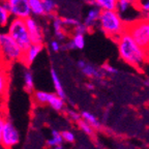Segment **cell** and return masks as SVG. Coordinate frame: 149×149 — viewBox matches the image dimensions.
Segmentation results:
<instances>
[{
  "instance_id": "6da1fadb",
  "label": "cell",
  "mask_w": 149,
  "mask_h": 149,
  "mask_svg": "<svg viewBox=\"0 0 149 149\" xmlns=\"http://www.w3.org/2000/svg\"><path fill=\"white\" fill-rule=\"evenodd\" d=\"M117 44L119 56L124 62L136 68H142V65L146 62L145 51L136 44V42L126 31L120 35Z\"/></svg>"
},
{
  "instance_id": "7a4b0ae2",
  "label": "cell",
  "mask_w": 149,
  "mask_h": 149,
  "mask_svg": "<svg viewBox=\"0 0 149 149\" xmlns=\"http://www.w3.org/2000/svg\"><path fill=\"white\" fill-rule=\"evenodd\" d=\"M98 24L105 34L115 42L124 32L125 23L116 10H100Z\"/></svg>"
},
{
  "instance_id": "3957f363",
  "label": "cell",
  "mask_w": 149,
  "mask_h": 149,
  "mask_svg": "<svg viewBox=\"0 0 149 149\" xmlns=\"http://www.w3.org/2000/svg\"><path fill=\"white\" fill-rule=\"evenodd\" d=\"M124 31H126L136 44L144 51L149 48V20L147 18L127 21L124 26Z\"/></svg>"
},
{
  "instance_id": "277c9868",
  "label": "cell",
  "mask_w": 149,
  "mask_h": 149,
  "mask_svg": "<svg viewBox=\"0 0 149 149\" xmlns=\"http://www.w3.org/2000/svg\"><path fill=\"white\" fill-rule=\"evenodd\" d=\"M7 33L10 35V37L19 46L21 47V49L23 51L32 44L30 35L28 33L27 27H26L25 20H23V19H10V21L7 25Z\"/></svg>"
},
{
  "instance_id": "5b68a950",
  "label": "cell",
  "mask_w": 149,
  "mask_h": 149,
  "mask_svg": "<svg viewBox=\"0 0 149 149\" xmlns=\"http://www.w3.org/2000/svg\"><path fill=\"white\" fill-rule=\"evenodd\" d=\"M0 53L8 62L22 61L24 51L7 32H0Z\"/></svg>"
},
{
  "instance_id": "8992f818",
  "label": "cell",
  "mask_w": 149,
  "mask_h": 149,
  "mask_svg": "<svg viewBox=\"0 0 149 149\" xmlns=\"http://www.w3.org/2000/svg\"><path fill=\"white\" fill-rule=\"evenodd\" d=\"M3 2L13 18L25 20L31 16L28 0H4Z\"/></svg>"
},
{
  "instance_id": "52a82bcc",
  "label": "cell",
  "mask_w": 149,
  "mask_h": 149,
  "mask_svg": "<svg viewBox=\"0 0 149 149\" xmlns=\"http://www.w3.org/2000/svg\"><path fill=\"white\" fill-rule=\"evenodd\" d=\"M20 143V134L10 121L5 120L1 135L0 145L5 149H10Z\"/></svg>"
},
{
  "instance_id": "ba28073f",
  "label": "cell",
  "mask_w": 149,
  "mask_h": 149,
  "mask_svg": "<svg viewBox=\"0 0 149 149\" xmlns=\"http://www.w3.org/2000/svg\"><path fill=\"white\" fill-rule=\"evenodd\" d=\"M25 24L27 27L28 33L30 35L31 42L33 44H44V31H42L40 24L35 19V17L30 16L27 19H25Z\"/></svg>"
},
{
  "instance_id": "9c48e42d",
  "label": "cell",
  "mask_w": 149,
  "mask_h": 149,
  "mask_svg": "<svg viewBox=\"0 0 149 149\" xmlns=\"http://www.w3.org/2000/svg\"><path fill=\"white\" fill-rule=\"evenodd\" d=\"M42 50H44V44H33L32 42L27 49L24 50L23 59L21 62H23L26 66H29L34 62V60L42 53Z\"/></svg>"
},
{
  "instance_id": "30bf717a",
  "label": "cell",
  "mask_w": 149,
  "mask_h": 149,
  "mask_svg": "<svg viewBox=\"0 0 149 149\" xmlns=\"http://www.w3.org/2000/svg\"><path fill=\"white\" fill-rule=\"evenodd\" d=\"M9 87V76L7 70L0 65V102L6 97Z\"/></svg>"
},
{
  "instance_id": "8fae6325",
  "label": "cell",
  "mask_w": 149,
  "mask_h": 149,
  "mask_svg": "<svg viewBox=\"0 0 149 149\" xmlns=\"http://www.w3.org/2000/svg\"><path fill=\"white\" fill-rule=\"evenodd\" d=\"M102 9L98 7H93L87 13L85 20H84V24L87 26L88 30H90L91 28H93L98 22V18H100V14Z\"/></svg>"
},
{
  "instance_id": "7c38bea8",
  "label": "cell",
  "mask_w": 149,
  "mask_h": 149,
  "mask_svg": "<svg viewBox=\"0 0 149 149\" xmlns=\"http://www.w3.org/2000/svg\"><path fill=\"white\" fill-rule=\"evenodd\" d=\"M47 105L50 106L55 111H61L64 108V100L62 97L58 96L56 93H48Z\"/></svg>"
},
{
  "instance_id": "4fadbf2b",
  "label": "cell",
  "mask_w": 149,
  "mask_h": 149,
  "mask_svg": "<svg viewBox=\"0 0 149 149\" xmlns=\"http://www.w3.org/2000/svg\"><path fill=\"white\" fill-rule=\"evenodd\" d=\"M80 70H81V72L85 76H87L89 78H94V79H100V78H102V74L100 72V70H97L94 65L90 64L88 62H85V64Z\"/></svg>"
},
{
  "instance_id": "5bb4252c",
  "label": "cell",
  "mask_w": 149,
  "mask_h": 149,
  "mask_svg": "<svg viewBox=\"0 0 149 149\" xmlns=\"http://www.w3.org/2000/svg\"><path fill=\"white\" fill-rule=\"evenodd\" d=\"M51 79L52 82H53V85H54V88L56 90V94L60 97L64 98L65 97V93H64V89H63L62 86V83H61V80L59 78L58 74L56 72L54 68H51Z\"/></svg>"
},
{
  "instance_id": "9a60e30c",
  "label": "cell",
  "mask_w": 149,
  "mask_h": 149,
  "mask_svg": "<svg viewBox=\"0 0 149 149\" xmlns=\"http://www.w3.org/2000/svg\"><path fill=\"white\" fill-rule=\"evenodd\" d=\"M23 80H24V89L26 92L32 93L34 91V79L33 74L28 68H25L23 74Z\"/></svg>"
},
{
  "instance_id": "2e32d148",
  "label": "cell",
  "mask_w": 149,
  "mask_h": 149,
  "mask_svg": "<svg viewBox=\"0 0 149 149\" xmlns=\"http://www.w3.org/2000/svg\"><path fill=\"white\" fill-rule=\"evenodd\" d=\"M29 8H30L31 16L33 17H42L45 16L44 6H42V0H28Z\"/></svg>"
},
{
  "instance_id": "e0dca14e",
  "label": "cell",
  "mask_w": 149,
  "mask_h": 149,
  "mask_svg": "<svg viewBox=\"0 0 149 149\" xmlns=\"http://www.w3.org/2000/svg\"><path fill=\"white\" fill-rule=\"evenodd\" d=\"M10 21V15L3 1H0V28L7 27Z\"/></svg>"
},
{
  "instance_id": "ac0fdd59",
  "label": "cell",
  "mask_w": 149,
  "mask_h": 149,
  "mask_svg": "<svg viewBox=\"0 0 149 149\" xmlns=\"http://www.w3.org/2000/svg\"><path fill=\"white\" fill-rule=\"evenodd\" d=\"M94 2L102 10H116L117 0H94Z\"/></svg>"
},
{
  "instance_id": "d6986e66",
  "label": "cell",
  "mask_w": 149,
  "mask_h": 149,
  "mask_svg": "<svg viewBox=\"0 0 149 149\" xmlns=\"http://www.w3.org/2000/svg\"><path fill=\"white\" fill-rule=\"evenodd\" d=\"M42 6H44L45 16H52L55 14V10L57 8L55 0H42Z\"/></svg>"
},
{
  "instance_id": "ffe728a7",
  "label": "cell",
  "mask_w": 149,
  "mask_h": 149,
  "mask_svg": "<svg viewBox=\"0 0 149 149\" xmlns=\"http://www.w3.org/2000/svg\"><path fill=\"white\" fill-rule=\"evenodd\" d=\"M81 118H83L86 122H88L93 128H97V130L100 128V122H98L97 119H96V117L93 114H91V113H89V112H87V111L82 112Z\"/></svg>"
},
{
  "instance_id": "44dd1931",
  "label": "cell",
  "mask_w": 149,
  "mask_h": 149,
  "mask_svg": "<svg viewBox=\"0 0 149 149\" xmlns=\"http://www.w3.org/2000/svg\"><path fill=\"white\" fill-rule=\"evenodd\" d=\"M62 142H63V139H62V136H61V133L54 130H52V137L47 141V144L50 147H55L57 145H62Z\"/></svg>"
},
{
  "instance_id": "7402d4cb",
  "label": "cell",
  "mask_w": 149,
  "mask_h": 149,
  "mask_svg": "<svg viewBox=\"0 0 149 149\" xmlns=\"http://www.w3.org/2000/svg\"><path fill=\"white\" fill-rule=\"evenodd\" d=\"M70 42H72V45L74 47V49L81 50L85 47V36H84V34L74 33L72 38L70 40Z\"/></svg>"
},
{
  "instance_id": "603a6c76",
  "label": "cell",
  "mask_w": 149,
  "mask_h": 149,
  "mask_svg": "<svg viewBox=\"0 0 149 149\" xmlns=\"http://www.w3.org/2000/svg\"><path fill=\"white\" fill-rule=\"evenodd\" d=\"M78 124H79V127L81 128L85 134H87V135H89V136L93 135V133H94V128H93L88 122H86V121L84 120V119L83 120H81V119L78 120Z\"/></svg>"
},
{
  "instance_id": "cb8c5ba5",
  "label": "cell",
  "mask_w": 149,
  "mask_h": 149,
  "mask_svg": "<svg viewBox=\"0 0 149 149\" xmlns=\"http://www.w3.org/2000/svg\"><path fill=\"white\" fill-rule=\"evenodd\" d=\"M52 26H53L54 32H57V31H60L65 29L64 26H63L62 18L60 17H53V21H52Z\"/></svg>"
},
{
  "instance_id": "d4e9b609",
  "label": "cell",
  "mask_w": 149,
  "mask_h": 149,
  "mask_svg": "<svg viewBox=\"0 0 149 149\" xmlns=\"http://www.w3.org/2000/svg\"><path fill=\"white\" fill-rule=\"evenodd\" d=\"M87 31H89L87 26L84 23H81V22H79L77 25L72 28V32H74V33H78V34H85Z\"/></svg>"
},
{
  "instance_id": "484cf974",
  "label": "cell",
  "mask_w": 149,
  "mask_h": 149,
  "mask_svg": "<svg viewBox=\"0 0 149 149\" xmlns=\"http://www.w3.org/2000/svg\"><path fill=\"white\" fill-rule=\"evenodd\" d=\"M136 7L139 10H142L147 14V13H149V0H138Z\"/></svg>"
},
{
  "instance_id": "4316f807",
  "label": "cell",
  "mask_w": 149,
  "mask_h": 149,
  "mask_svg": "<svg viewBox=\"0 0 149 149\" xmlns=\"http://www.w3.org/2000/svg\"><path fill=\"white\" fill-rule=\"evenodd\" d=\"M62 22L64 28H72V29L80 21H78V20H76L74 18H62Z\"/></svg>"
},
{
  "instance_id": "83f0119b",
  "label": "cell",
  "mask_w": 149,
  "mask_h": 149,
  "mask_svg": "<svg viewBox=\"0 0 149 149\" xmlns=\"http://www.w3.org/2000/svg\"><path fill=\"white\" fill-rule=\"evenodd\" d=\"M61 136H62L63 141H65V142L72 143L74 141V135L72 132H70V130H64V132H62Z\"/></svg>"
},
{
  "instance_id": "f1b7e54d",
  "label": "cell",
  "mask_w": 149,
  "mask_h": 149,
  "mask_svg": "<svg viewBox=\"0 0 149 149\" xmlns=\"http://www.w3.org/2000/svg\"><path fill=\"white\" fill-rule=\"evenodd\" d=\"M61 42L57 40H53L50 42V48L53 52H59L61 50Z\"/></svg>"
},
{
  "instance_id": "f546056e",
  "label": "cell",
  "mask_w": 149,
  "mask_h": 149,
  "mask_svg": "<svg viewBox=\"0 0 149 149\" xmlns=\"http://www.w3.org/2000/svg\"><path fill=\"white\" fill-rule=\"evenodd\" d=\"M102 70H105L106 72H108V74H117V72H118V70H117L114 66H112V65H110V64L102 65Z\"/></svg>"
},
{
  "instance_id": "4dcf8cb0",
  "label": "cell",
  "mask_w": 149,
  "mask_h": 149,
  "mask_svg": "<svg viewBox=\"0 0 149 149\" xmlns=\"http://www.w3.org/2000/svg\"><path fill=\"white\" fill-rule=\"evenodd\" d=\"M68 116L74 121H78L81 119V115H80L79 113H77L76 111H74V110H70V111H68Z\"/></svg>"
},
{
  "instance_id": "1f68e13d",
  "label": "cell",
  "mask_w": 149,
  "mask_h": 149,
  "mask_svg": "<svg viewBox=\"0 0 149 149\" xmlns=\"http://www.w3.org/2000/svg\"><path fill=\"white\" fill-rule=\"evenodd\" d=\"M4 123H5V119L0 116V141H1V135H2V130H3V126H4Z\"/></svg>"
},
{
  "instance_id": "d6a6232c",
  "label": "cell",
  "mask_w": 149,
  "mask_h": 149,
  "mask_svg": "<svg viewBox=\"0 0 149 149\" xmlns=\"http://www.w3.org/2000/svg\"><path fill=\"white\" fill-rule=\"evenodd\" d=\"M124 1H126V2L130 3V4L133 5V6H136L138 3V0H124Z\"/></svg>"
},
{
  "instance_id": "836d02e7",
  "label": "cell",
  "mask_w": 149,
  "mask_h": 149,
  "mask_svg": "<svg viewBox=\"0 0 149 149\" xmlns=\"http://www.w3.org/2000/svg\"><path fill=\"white\" fill-rule=\"evenodd\" d=\"M86 87H87V89H89V90H93V89H94V86H93L91 83H87Z\"/></svg>"
},
{
  "instance_id": "e575fe53",
  "label": "cell",
  "mask_w": 149,
  "mask_h": 149,
  "mask_svg": "<svg viewBox=\"0 0 149 149\" xmlns=\"http://www.w3.org/2000/svg\"><path fill=\"white\" fill-rule=\"evenodd\" d=\"M145 55H146V62H149V48L145 51Z\"/></svg>"
},
{
  "instance_id": "d590c367",
  "label": "cell",
  "mask_w": 149,
  "mask_h": 149,
  "mask_svg": "<svg viewBox=\"0 0 149 149\" xmlns=\"http://www.w3.org/2000/svg\"><path fill=\"white\" fill-rule=\"evenodd\" d=\"M54 149H62V145H57L54 147Z\"/></svg>"
},
{
  "instance_id": "8d00e7d4",
  "label": "cell",
  "mask_w": 149,
  "mask_h": 149,
  "mask_svg": "<svg viewBox=\"0 0 149 149\" xmlns=\"http://www.w3.org/2000/svg\"><path fill=\"white\" fill-rule=\"evenodd\" d=\"M146 18H147V19H148V20H149V13H147V15H146Z\"/></svg>"
},
{
  "instance_id": "74e56055",
  "label": "cell",
  "mask_w": 149,
  "mask_h": 149,
  "mask_svg": "<svg viewBox=\"0 0 149 149\" xmlns=\"http://www.w3.org/2000/svg\"><path fill=\"white\" fill-rule=\"evenodd\" d=\"M146 83H147V84H148V85H149V82H146Z\"/></svg>"
}]
</instances>
